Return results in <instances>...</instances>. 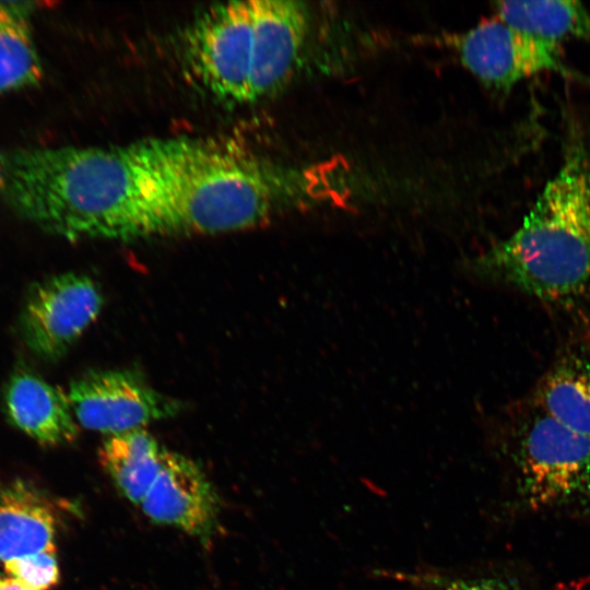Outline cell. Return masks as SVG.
I'll return each mask as SVG.
<instances>
[{"label": "cell", "instance_id": "5", "mask_svg": "<svg viewBox=\"0 0 590 590\" xmlns=\"http://www.w3.org/2000/svg\"><path fill=\"white\" fill-rule=\"evenodd\" d=\"M522 498L534 508H590V439L528 396L503 410Z\"/></svg>", "mask_w": 590, "mask_h": 590}, {"label": "cell", "instance_id": "10", "mask_svg": "<svg viewBox=\"0 0 590 590\" xmlns=\"http://www.w3.org/2000/svg\"><path fill=\"white\" fill-rule=\"evenodd\" d=\"M2 408L7 421L39 445L70 444L78 436L67 393L30 367L20 366L11 373Z\"/></svg>", "mask_w": 590, "mask_h": 590}, {"label": "cell", "instance_id": "7", "mask_svg": "<svg viewBox=\"0 0 590 590\" xmlns=\"http://www.w3.org/2000/svg\"><path fill=\"white\" fill-rule=\"evenodd\" d=\"M103 295L93 279L60 273L32 284L19 318L26 347L39 359H61L98 317Z\"/></svg>", "mask_w": 590, "mask_h": 590}, {"label": "cell", "instance_id": "13", "mask_svg": "<svg viewBox=\"0 0 590 590\" xmlns=\"http://www.w3.org/2000/svg\"><path fill=\"white\" fill-rule=\"evenodd\" d=\"M165 447L145 429H135L106 438L99 449V462L119 493L133 504L142 503L156 480Z\"/></svg>", "mask_w": 590, "mask_h": 590}, {"label": "cell", "instance_id": "11", "mask_svg": "<svg viewBox=\"0 0 590 590\" xmlns=\"http://www.w3.org/2000/svg\"><path fill=\"white\" fill-rule=\"evenodd\" d=\"M528 398L559 423L590 439V341H569Z\"/></svg>", "mask_w": 590, "mask_h": 590}, {"label": "cell", "instance_id": "12", "mask_svg": "<svg viewBox=\"0 0 590 590\" xmlns=\"http://www.w3.org/2000/svg\"><path fill=\"white\" fill-rule=\"evenodd\" d=\"M57 515L33 484L14 480L0 486V568L11 559L56 550Z\"/></svg>", "mask_w": 590, "mask_h": 590}, {"label": "cell", "instance_id": "17", "mask_svg": "<svg viewBox=\"0 0 590 590\" xmlns=\"http://www.w3.org/2000/svg\"><path fill=\"white\" fill-rule=\"evenodd\" d=\"M400 578L429 590H521L499 578H452L435 573L403 574Z\"/></svg>", "mask_w": 590, "mask_h": 590}, {"label": "cell", "instance_id": "18", "mask_svg": "<svg viewBox=\"0 0 590 590\" xmlns=\"http://www.w3.org/2000/svg\"><path fill=\"white\" fill-rule=\"evenodd\" d=\"M0 590H34L20 580L0 573Z\"/></svg>", "mask_w": 590, "mask_h": 590}, {"label": "cell", "instance_id": "16", "mask_svg": "<svg viewBox=\"0 0 590 590\" xmlns=\"http://www.w3.org/2000/svg\"><path fill=\"white\" fill-rule=\"evenodd\" d=\"M3 574L34 590H51L60 580L56 550H47L5 562Z\"/></svg>", "mask_w": 590, "mask_h": 590}, {"label": "cell", "instance_id": "14", "mask_svg": "<svg viewBox=\"0 0 590 590\" xmlns=\"http://www.w3.org/2000/svg\"><path fill=\"white\" fill-rule=\"evenodd\" d=\"M31 1H0V94L37 85L44 68L31 20Z\"/></svg>", "mask_w": 590, "mask_h": 590}, {"label": "cell", "instance_id": "9", "mask_svg": "<svg viewBox=\"0 0 590 590\" xmlns=\"http://www.w3.org/2000/svg\"><path fill=\"white\" fill-rule=\"evenodd\" d=\"M141 506L153 522L176 527L204 544L219 527L220 499L204 471L190 458L167 449Z\"/></svg>", "mask_w": 590, "mask_h": 590}, {"label": "cell", "instance_id": "3", "mask_svg": "<svg viewBox=\"0 0 590 590\" xmlns=\"http://www.w3.org/2000/svg\"><path fill=\"white\" fill-rule=\"evenodd\" d=\"M144 153L142 237L255 227L294 203L305 177L200 140L145 141Z\"/></svg>", "mask_w": 590, "mask_h": 590}, {"label": "cell", "instance_id": "1", "mask_svg": "<svg viewBox=\"0 0 590 590\" xmlns=\"http://www.w3.org/2000/svg\"><path fill=\"white\" fill-rule=\"evenodd\" d=\"M558 168L521 224L470 262L480 280L556 309L590 306V111H563Z\"/></svg>", "mask_w": 590, "mask_h": 590}, {"label": "cell", "instance_id": "6", "mask_svg": "<svg viewBox=\"0 0 590 590\" xmlns=\"http://www.w3.org/2000/svg\"><path fill=\"white\" fill-rule=\"evenodd\" d=\"M447 43L470 73L498 92L548 72L590 85L588 75L564 60L559 43L512 27L497 16L451 35Z\"/></svg>", "mask_w": 590, "mask_h": 590}, {"label": "cell", "instance_id": "2", "mask_svg": "<svg viewBox=\"0 0 590 590\" xmlns=\"http://www.w3.org/2000/svg\"><path fill=\"white\" fill-rule=\"evenodd\" d=\"M145 182L137 143L0 151V205L69 240L138 238Z\"/></svg>", "mask_w": 590, "mask_h": 590}, {"label": "cell", "instance_id": "15", "mask_svg": "<svg viewBox=\"0 0 590 590\" xmlns=\"http://www.w3.org/2000/svg\"><path fill=\"white\" fill-rule=\"evenodd\" d=\"M494 7L499 20L535 36L557 43L567 38L590 42V12L579 1H497Z\"/></svg>", "mask_w": 590, "mask_h": 590}, {"label": "cell", "instance_id": "8", "mask_svg": "<svg viewBox=\"0 0 590 590\" xmlns=\"http://www.w3.org/2000/svg\"><path fill=\"white\" fill-rule=\"evenodd\" d=\"M68 400L78 423L118 435L175 416L180 402L155 390L131 370H94L75 378Z\"/></svg>", "mask_w": 590, "mask_h": 590}, {"label": "cell", "instance_id": "4", "mask_svg": "<svg viewBox=\"0 0 590 590\" xmlns=\"http://www.w3.org/2000/svg\"><path fill=\"white\" fill-rule=\"evenodd\" d=\"M308 30L309 11L302 1L219 3L188 27L185 59L197 81L216 98L252 104L287 83Z\"/></svg>", "mask_w": 590, "mask_h": 590}]
</instances>
